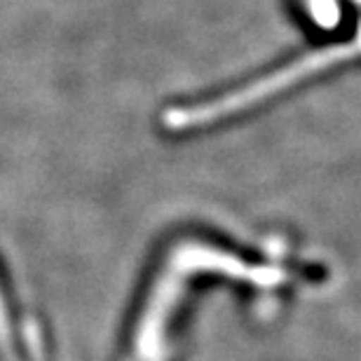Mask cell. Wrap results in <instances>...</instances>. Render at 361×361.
Listing matches in <instances>:
<instances>
[{
  "instance_id": "1",
  "label": "cell",
  "mask_w": 361,
  "mask_h": 361,
  "mask_svg": "<svg viewBox=\"0 0 361 361\" xmlns=\"http://www.w3.org/2000/svg\"><path fill=\"white\" fill-rule=\"evenodd\" d=\"M359 56H361V26L348 45L314 49V52L300 56V59H295L293 63H288V66H281L279 71H274V73L261 78V80L254 85H247V87L237 90V92H230L216 101H207L204 106H190V108H180V111H171L169 127H192V125H204V122L219 120L221 115L242 111V108H249L251 104L263 101L265 97H270L274 92L291 87V85L300 82L302 78L322 73V71H326L331 66H341V63L359 59Z\"/></svg>"
},
{
  "instance_id": "2",
  "label": "cell",
  "mask_w": 361,
  "mask_h": 361,
  "mask_svg": "<svg viewBox=\"0 0 361 361\" xmlns=\"http://www.w3.org/2000/svg\"><path fill=\"white\" fill-rule=\"evenodd\" d=\"M305 10L310 12L312 21L322 26H334V21H338L336 0H305Z\"/></svg>"
}]
</instances>
